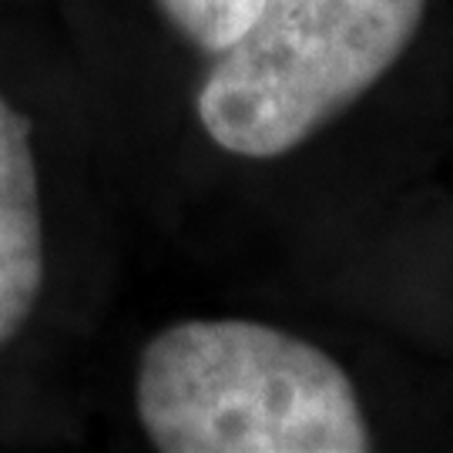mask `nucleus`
Masks as SVG:
<instances>
[{"instance_id":"2","label":"nucleus","mask_w":453,"mask_h":453,"mask_svg":"<svg viewBox=\"0 0 453 453\" xmlns=\"http://www.w3.org/2000/svg\"><path fill=\"white\" fill-rule=\"evenodd\" d=\"M426 0H262L198 91L219 148L275 158L370 91L413 44Z\"/></svg>"},{"instance_id":"3","label":"nucleus","mask_w":453,"mask_h":453,"mask_svg":"<svg viewBox=\"0 0 453 453\" xmlns=\"http://www.w3.org/2000/svg\"><path fill=\"white\" fill-rule=\"evenodd\" d=\"M44 286V228L31 128L0 97V342L27 323Z\"/></svg>"},{"instance_id":"4","label":"nucleus","mask_w":453,"mask_h":453,"mask_svg":"<svg viewBox=\"0 0 453 453\" xmlns=\"http://www.w3.org/2000/svg\"><path fill=\"white\" fill-rule=\"evenodd\" d=\"M262 0H158L168 24L198 50L219 54L249 27Z\"/></svg>"},{"instance_id":"1","label":"nucleus","mask_w":453,"mask_h":453,"mask_svg":"<svg viewBox=\"0 0 453 453\" xmlns=\"http://www.w3.org/2000/svg\"><path fill=\"white\" fill-rule=\"evenodd\" d=\"M138 420L165 453H366L357 387L319 346L245 319L158 333L138 366Z\"/></svg>"}]
</instances>
